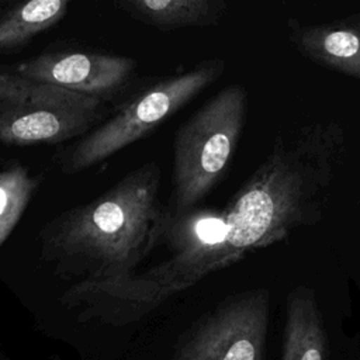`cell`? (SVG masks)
Listing matches in <instances>:
<instances>
[{
	"instance_id": "1",
	"label": "cell",
	"mask_w": 360,
	"mask_h": 360,
	"mask_svg": "<svg viewBox=\"0 0 360 360\" xmlns=\"http://www.w3.org/2000/svg\"><path fill=\"white\" fill-rule=\"evenodd\" d=\"M346 156L347 135L336 120L311 121L280 134L222 210L235 259L321 221Z\"/></svg>"
},
{
	"instance_id": "2",
	"label": "cell",
	"mask_w": 360,
	"mask_h": 360,
	"mask_svg": "<svg viewBox=\"0 0 360 360\" xmlns=\"http://www.w3.org/2000/svg\"><path fill=\"white\" fill-rule=\"evenodd\" d=\"M159 188L160 169L148 162L91 201L55 215L38 233L41 260L79 281L134 273L162 239L166 205Z\"/></svg>"
},
{
	"instance_id": "3",
	"label": "cell",
	"mask_w": 360,
	"mask_h": 360,
	"mask_svg": "<svg viewBox=\"0 0 360 360\" xmlns=\"http://www.w3.org/2000/svg\"><path fill=\"white\" fill-rule=\"evenodd\" d=\"M248 112V93L231 84L215 93L177 129L173 142L170 215H181L212 190L226 170Z\"/></svg>"
},
{
	"instance_id": "4",
	"label": "cell",
	"mask_w": 360,
	"mask_h": 360,
	"mask_svg": "<svg viewBox=\"0 0 360 360\" xmlns=\"http://www.w3.org/2000/svg\"><path fill=\"white\" fill-rule=\"evenodd\" d=\"M224 69L222 59H204L142 89L112 117L60 149L53 156L58 169L63 174L80 173L143 138L217 82Z\"/></svg>"
},
{
	"instance_id": "5",
	"label": "cell",
	"mask_w": 360,
	"mask_h": 360,
	"mask_svg": "<svg viewBox=\"0 0 360 360\" xmlns=\"http://www.w3.org/2000/svg\"><path fill=\"white\" fill-rule=\"evenodd\" d=\"M105 115L107 105L100 98L0 66V145H55L79 139Z\"/></svg>"
},
{
	"instance_id": "6",
	"label": "cell",
	"mask_w": 360,
	"mask_h": 360,
	"mask_svg": "<svg viewBox=\"0 0 360 360\" xmlns=\"http://www.w3.org/2000/svg\"><path fill=\"white\" fill-rule=\"evenodd\" d=\"M269 308L266 288L226 297L191 326L172 360H264Z\"/></svg>"
},
{
	"instance_id": "7",
	"label": "cell",
	"mask_w": 360,
	"mask_h": 360,
	"mask_svg": "<svg viewBox=\"0 0 360 360\" xmlns=\"http://www.w3.org/2000/svg\"><path fill=\"white\" fill-rule=\"evenodd\" d=\"M162 240L169 256L146 271L169 297L238 262L228 242L222 210L194 208L176 217L166 211Z\"/></svg>"
},
{
	"instance_id": "8",
	"label": "cell",
	"mask_w": 360,
	"mask_h": 360,
	"mask_svg": "<svg viewBox=\"0 0 360 360\" xmlns=\"http://www.w3.org/2000/svg\"><path fill=\"white\" fill-rule=\"evenodd\" d=\"M18 75L103 100H112L131 83L135 59L87 49H51L11 66Z\"/></svg>"
},
{
	"instance_id": "9",
	"label": "cell",
	"mask_w": 360,
	"mask_h": 360,
	"mask_svg": "<svg viewBox=\"0 0 360 360\" xmlns=\"http://www.w3.org/2000/svg\"><path fill=\"white\" fill-rule=\"evenodd\" d=\"M290 38L308 59L360 79V15L325 24H290Z\"/></svg>"
},
{
	"instance_id": "10",
	"label": "cell",
	"mask_w": 360,
	"mask_h": 360,
	"mask_svg": "<svg viewBox=\"0 0 360 360\" xmlns=\"http://www.w3.org/2000/svg\"><path fill=\"white\" fill-rule=\"evenodd\" d=\"M117 6L134 20L165 31L217 25L228 13L222 0H121Z\"/></svg>"
},
{
	"instance_id": "11",
	"label": "cell",
	"mask_w": 360,
	"mask_h": 360,
	"mask_svg": "<svg viewBox=\"0 0 360 360\" xmlns=\"http://www.w3.org/2000/svg\"><path fill=\"white\" fill-rule=\"evenodd\" d=\"M326 333L315 294L300 285L288 297L281 360H325Z\"/></svg>"
},
{
	"instance_id": "12",
	"label": "cell",
	"mask_w": 360,
	"mask_h": 360,
	"mask_svg": "<svg viewBox=\"0 0 360 360\" xmlns=\"http://www.w3.org/2000/svg\"><path fill=\"white\" fill-rule=\"evenodd\" d=\"M69 0L11 3L0 11V52L20 49L56 25L68 13Z\"/></svg>"
},
{
	"instance_id": "13",
	"label": "cell",
	"mask_w": 360,
	"mask_h": 360,
	"mask_svg": "<svg viewBox=\"0 0 360 360\" xmlns=\"http://www.w3.org/2000/svg\"><path fill=\"white\" fill-rule=\"evenodd\" d=\"M42 183L41 174L17 162L0 159V246L22 218Z\"/></svg>"
}]
</instances>
